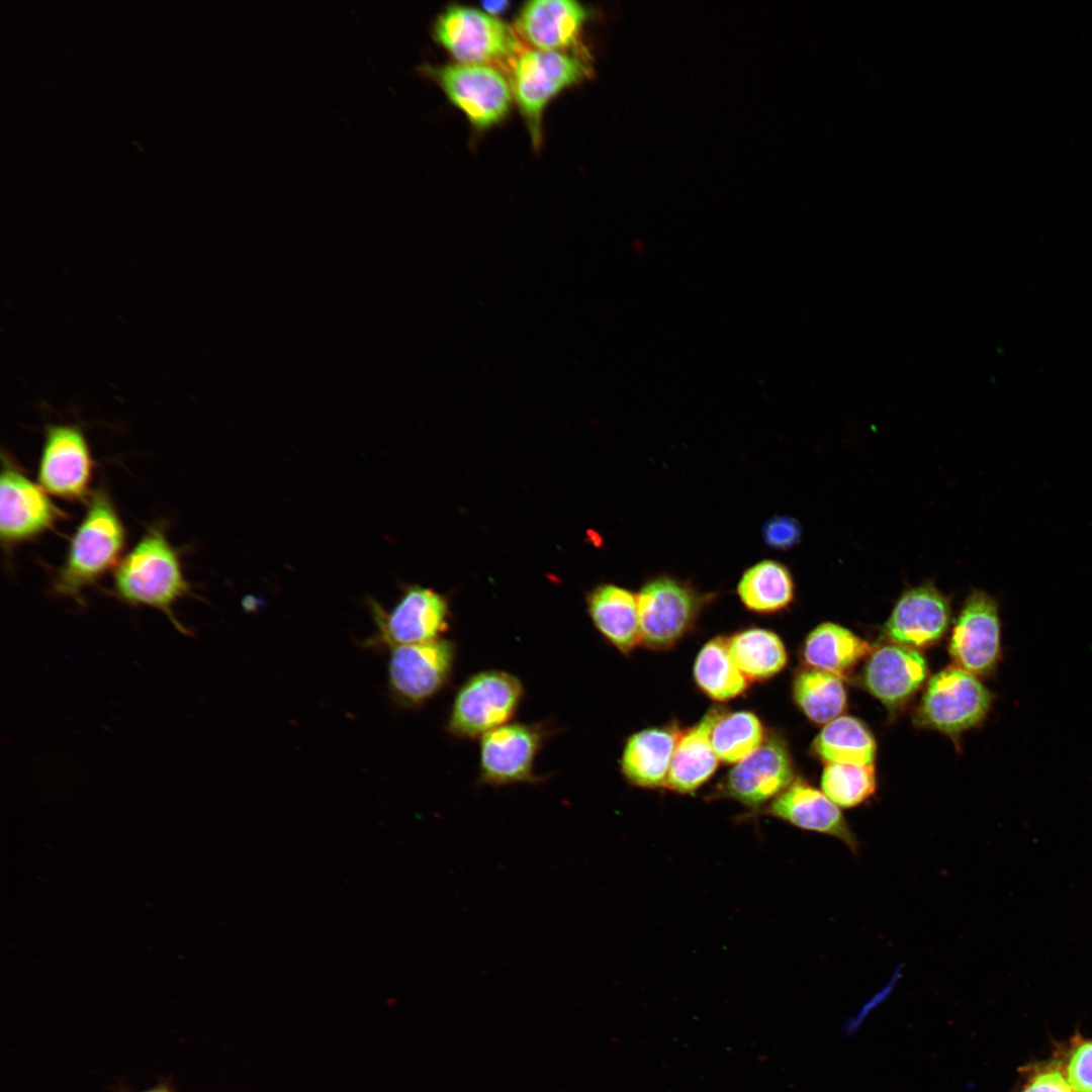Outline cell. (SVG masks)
<instances>
[{
	"instance_id": "d4e9b609",
	"label": "cell",
	"mask_w": 1092,
	"mask_h": 1092,
	"mask_svg": "<svg viewBox=\"0 0 1092 1092\" xmlns=\"http://www.w3.org/2000/svg\"><path fill=\"white\" fill-rule=\"evenodd\" d=\"M812 752L826 763L874 764L876 740L863 722L841 716L828 722L817 734Z\"/></svg>"
},
{
	"instance_id": "5bb4252c",
	"label": "cell",
	"mask_w": 1092,
	"mask_h": 1092,
	"mask_svg": "<svg viewBox=\"0 0 1092 1092\" xmlns=\"http://www.w3.org/2000/svg\"><path fill=\"white\" fill-rule=\"evenodd\" d=\"M92 470L90 449L78 426L46 428L37 480L47 492L69 500L83 499L89 492Z\"/></svg>"
},
{
	"instance_id": "d6986e66",
	"label": "cell",
	"mask_w": 1092,
	"mask_h": 1092,
	"mask_svg": "<svg viewBox=\"0 0 1092 1092\" xmlns=\"http://www.w3.org/2000/svg\"><path fill=\"white\" fill-rule=\"evenodd\" d=\"M587 17L585 8L571 0H534L522 7L516 27L530 44L542 51L577 49Z\"/></svg>"
},
{
	"instance_id": "3957f363",
	"label": "cell",
	"mask_w": 1092,
	"mask_h": 1092,
	"mask_svg": "<svg viewBox=\"0 0 1092 1092\" xmlns=\"http://www.w3.org/2000/svg\"><path fill=\"white\" fill-rule=\"evenodd\" d=\"M592 73L585 51H524L510 70L512 93L524 115L533 144L541 142V121L548 102L564 88Z\"/></svg>"
},
{
	"instance_id": "9c48e42d",
	"label": "cell",
	"mask_w": 1092,
	"mask_h": 1092,
	"mask_svg": "<svg viewBox=\"0 0 1092 1092\" xmlns=\"http://www.w3.org/2000/svg\"><path fill=\"white\" fill-rule=\"evenodd\" d=\"M390 650L388 689L397 704L419 708L448 685L457 654L454 641L442 637Z\"/></svg>"
},
{
	"instance_id": "8992f818",
	"label": "cell",
	"mask_w": 1092,
	"mask_h": 1092,
	"mask_svg": "<svg viewBox=\"0 0 1092 1092\" xmlns=\"http://www.w3.org/2000/svg\"><path fill=\"white\" fill-rule=\"evenodd\" d=\"M523 698L524 687L516 675L497 669L476 672L456 692L446 731L459 739L480 738L511 722Z\"/></svg>"
},
{
	"instance_id": "7c38bea8",
	"label": "cell",
	"mask_w": 1092,
	"mask_h": 1092,
	"mask_svg": "<svg viewBox=\"0 0 1092 1092\" xmlns=\"http://www.w3.org/2000/svg\"><path fill=\"white\" fill-rule=\"evenodd\" d=\"M795 781L789 747L777 734L765 736L761 745L728 772L717 794L750 808L772 801Z\"/></svg>"
},
{
	"instance_id": "4dcf8cb0",
	"label": "cell",
	"mask_w": 1092,
	"mask_h": 1092,
	"mask_svg": "<svg viewBox=\"0 0 1092 1092\" xmlns=\"http://www.w3.org/2000/svg\"><path fill=\"white\" fill-rule=\"evenodd\" d=\"M761 537L769 548L786 551L801 541L802 527L795 518L777 515L762 525Z\"/></svg>"
},
{
	"instance_id": "30bf717a",
	"label": "cell",
	"mask_w": 1092,
	"mask_h": 1092,
	"mask_svg": "<svg viewBox=\"0 0 1092 1092\" xmlns=\"http://www.w3.org/2000/svg\"><path fill=\"white\" fill-rule=\"evenodd\" d=\"M370 609L376 625L372 643L389 648L442 638L450 626L448 599L419 584L406 586L388 612L373 601Z\"/></svg>"
},
{
	"instance_id": "7a4b0ae2",
	"label": "cell",
	"mask_w": 1092,
	"mask_h": 1092,
	"mask_svg": "<svg viewBox=\"0 0 1092 1092\" xmlns=\"http://www.w3.org/2000/svg\"><path fill=\"white\" fill-rule=\"evenodd\" d=\"M125 544V530L109 498L95 492L77 527L54 582L57 595L82 603V592L115 567Z\"/></svg>"
},
{
	"instance_id": "f546056e",
	"label": "cell",
	"mask_w": 1092,
	"mask_h": 1092,
	"mask_svg": "<svg viewBox=\"0 0 1092 1092\" xmlns=\"http://www.w3.org/2000/svg\"><path fill=\"white\" fill-rule=\"evenodd\" d=\"M822 792L839 808H853L877 790L874 764L826 763L821 776Z\"/></svg>"
},
{
	"instance_id": "8fae6325",
	"label": "cell",
	"mask_w": 1092,
	"mask_h": 1092,
	"mask_svg": "<svg viewBox=\"0 0 1092 1092\" xmlns=\"http://www.w3.org/2000/svg\"><path fill=\"white\" fill-rule=\"evenodd\" d=\"M426 72L475 127L486 128L507 115L513 93L502 70L459 63L428 67Z\"/></svg>"
},
{
	"instance_id": "484cf974",
	"label": "cell",
	"mask_w": 1092,
	"mask_h": 1092,
	"mask_svg": "<svg viewBox=\"0 0 1092 1092\" xmlns=\"http://www.w3.org/2000/svg\"><path fill=\"white\" fill-rule=\"evenodd\" d=\"M728 649L734 663L748 680L770 678L788 662L787 650L781 638L762 628L745 629L729 637Z\"/></svg>"
},
{
	"instance_id": "ffe728a7",
	"label": "cell",
	"mask_w": 1092,
	"mask_h": 1092,
	"mask_svg": "<svg viewBox=\"0 0 1092 1092\" xmlns=\"http://www.w3.org/2000/svg\"><path fill=\"white\" fill-rule=\"evenodd\" d=\"M585 602L597 631L621 653H630L641 642L637 594L605 582L592 588Z\"/></svg>"
},
{
	"instance_id": "7402d4cb",
	"label": "cell",
	"mask_w": 1092,
	"mask_h": 1092,
	"mask_svg": "<svg viewBox=\"0 0 1092 1092\" xmlns=\"http://www.w3.org/2000/svg\"><path fill=\"white\" fill-rule=\"evenodd\" d=\"M681 732L675 727H652L632 734L621 757V771L633 786H665L671 757Z\"/></svg>"
},
{
	"instance_id": "e575fe53",
	"label": "cell",
	"mask_w": 1092,
	"mask_h": 1092,
	"mask_svg": "<svg viewBox=\"0 0 1092 1092\" xmlns=\"http://www.w3.org/2000/svg\"><path fill=\"white\" fill-rule=\"evenodd\" d=\"M133 1092V1091H123ZM139 1092H176L169 1080H161L155 1086Z\"/></svg>"
},
{
	"instance_id": "4316f807",
	"label": "cell",
	"mask_w": 1092,
	"mask_h": 1092,
	"mask_svg": "<svg viewBox=\"0 0 1092 1092\" xmlns=\"http://www.w3.org/2000/svg\"><path fill=\"white\" fill-rule=\"evenodd\" d=\"M694 677L705 695L719 702L740 696L748 687V679L730 655L728 638L722 636L713 638L700 650Z\"/></svg>"
},
{
	"instance_id": "5b68a950",
	"label": "cell",
	"mask_w": 1092,
	"mask_h": 1092,
	"mask_svg": "<svg viewBox=\"0 0 1092 1092\" xmlns=\"http://www.w3.org/2000/svg\"><path fill=\"white\" fill-rule=\"evenodd\" d=\"M714 598L669 574L648 578L637 594L641 643L655 650L673 647Z\"/></svg>"
},
{
	"instance_id": "52a82bcc",
	"label": "cell",
	"mask_w": 1092,
	"mask_h": 1092,
	"mask_svg": "<svg viewBox=\"0 0 1092 1092\" xmlns=\"http://www.w3.org/2000/svg\"><path fill=\"white\" fill-rule=\"evenodd\" d=\"M992 702V693L975 674L950 665L929 679L914 721L920 727L958 736L980 724Z\"/></svg>"
},
{
	"instance_id": "ba28073f",
	"label": "cell",
	"mask_w": 1092,
	"mask_h": 1092,
	"mask_svg": "<svg viewBox=\"0 0 1092 1092\" xmlns=\"http://www.w3.org/2000/svg\"><path fill=\"white\" fill-rule=\"evenodd\" d=\"M550 722H509L480 737L478 785L505 787L518 783L539 784L536 757L553 734Z\"/></svg>"
},
{
	"instance_id": "d6a6232c",
	"label": "cell",
	"mask_w": 1092,
	"mask_h": 1092,
	"mask_svg": "<svg viewBox=\"0 0 1092 1092\" xmlns=\"http://www.w3.org/2000/svg\"><path fill=\"white\" fill-rule=\"evenodd\" d=\"M1022 1092H1075L1059 1071H1046L1035 1076Z\"/></svg>"
},
{
	"instance_id": "9a60e30c",
	"label": "cell",
	"mask_w": 1092,
	"mask_h": 1092,
	"mask_svg": "<svg viewBox=\"0 0 1092 1092\" xmlns=\"http://www.w3.org/2000/svg\"><path fill=\"white\" fill-rule=\"evenodd\" d=\"M64 514L46 490L2 456L0 534L8 545L31 539L52 528Z\"/></svg>"
},
{
	"instance_id": "e0dca14e",
	"label": "cell",
	"mask_w": 1092,
	"mask_h": 1092,
	"mask_svg": "<svg viewBox=\"0 0 1092 1092\" xmlns=\"http://www.w3.org/2000/svg\"><path fill=\"white\" fill-rule=\"evenodd\" d=\"M927 674V662L918 650L890 643L872 650L862 681L882 704L897 710L921 688Z\"/></svg>"
},
{
	"instance_id": "277c9868",
	"label": "cell",
	"mask_w": 1092,
	"mask_h": 1092,
	"mask_svg": "<svg viewBox=\"0 0 1092 1092\" xmlns=\"http://www.w3.org/2000/svg\"><path fill=\"white\" fill-rule=\"evenodd\" d=\"M434 34L460 64L488 65L510 72L525 51L510 25L468 6L448 7L438 16Z\"/></svg>"
},
{
	"instance_id": "2e32d148",
	"label": "cell",
	"mask_w": 1092,
	"mask_h": 1092,
	"mask_svg": "<svg viewBox=\"0 0 1092 1092\" xmlns=\"http://www.w3.org/2000/svg\"><path fill=\"white\" fill-rule=\"evenodd\" d=\"M951 618L949 600L932 582L905 590L883 627L890 643L924 648L939 641Z\"/></svg>"
},
{
	"instance_id": "f1b7e54d",
	"label": "cell",
	"mask_w": 1092,
	"mask_h": 1092,
	"mask_svg": "<svg viewBox=\"0 0 1092 1092\" xmlns=\"http://www.w3.org/2000/svg\"><path fill=\"white\" fill-rule=\"evenodd\" d=\"M765 738L759 719L750 712L723 713L711 732V743L718 759L737 763L756 750Z\"/></svg>"
},
{
	"instance_id": "ac0fdd59",
	"label": "cell",
	"mask_w": 1092,
	"mask_h": 1092,
	"mask_svg": "<svg viewBox=\"0 0 1092 1092\" xmlns=\"http://www.w3.org/2000/svg\"><path fill=\"white\" fill-rule=\"evenodd\" d=\"M766 809L769 815L793 826L837 838L854 853L859 849L839 807L822 791L801 780L794 781Z\"/></svg>"
},
{
	"instance_id": "4fadbf2b",
	"label": "cell",
	"mask_w": 1092,
	"mask_h": 1092,
	"mask_svg": "<svg viewBox=\"0 0 1092 1092\" xmlns=\"http://www.w3.org/2000/svg\"><path fill=\"white\" fill-rule=\"evenodd\" d=\"M954 665L978 675L994 671L1001 656V622L994 598L973 590L966 599L949 638Z\"/></svg>"
},
{
	"instance_id": "603a6c76",
	"label": "cell",
	"mask_w": 1092,
	"mask_h": 1092,
	"mask_svg": "<svg viewBox=\"0 0 1092 1092\" xmlns=\"http://www.w3.org/2000/svg\"><path fill=\"white\" fill-rule=\"evenodd\" d=\"M871 652L868 641L831 622L815 627L806 637L802 648L803 659L810 667L841 678L848 675Z\"/></svg>"
},
{
	"instance_id": "836d02e7",
	"label": "cell",
	"mask_w": 1092,
	"mask_h": 1092,
	"mask_svg": "<svg viewBox=\"0 0 1092 1092\" xmlns=\"http://www.w3.org/2000/svg\"><path fill=\"white\" fill-rule=\"evenodd\" d=\"M509 4L508 1H486L482 2V7L487 14L493 16L505 11Z\"/></svg>"
},
{
	"instance_id": "6da1fadb",
	"label": "cell",
	"mask_w": 1092,
	"mask_h": 1092,
	"mask_svg": "<svg viewBox=\"0 0 1092 1092\" xmlns=\"http://www.w3.org/2000/svg\"><path fill=\"white\" fill-rule=\"evenodd\" d=\"M115 595L135 607H150L162 612L185 635L189 630L173 611L176 602L189 595L178 553L158 527L150 528L115 566Z\"/></svg>"
},
{
	"instance_id": "44dd1931",
	"label": "cell",
	"mask_w": 1092,
	"mask_h": 1092,
	"mask_svg": "<svg viewBox=\"0 0 1092 1092\" xmlns=\"http://www.w3.org/2000/svg\"><path fill=\"white\" fill-rule=\"evenodd\" d=\"M723 713L721 708H712L700 722L680 733L665 784L669 790L693 793L716 771L719 759L711 743V732Z\"/></svg>"
},
{
	"instance_id": "cb8c5ba5",
	"label": "cell",
	"mask_w": 1092,
	"mask_h": 1092,
	"mask_svg": "<svg viewBox=\"0 0 1092 1092\" xmlns=\"http://www.w3.org/2000/svg\"><path fill=\"white\" fill-rule=\"evenodd\" d=\"M736 592L747 610L757 614H774L785 610L794 601L795 581L784 563L762 559L743 571Z\"/></svg>"
},
{
	"instance_id": "1f68e13d",
	"label": "cell",
	"mask_w": 1092,
	"mask_h": 1092,
	"mask_svg": "<svg viewBox=\"0 0 1092 1092\" xmlns=\"http://www.w3.org/2000/svg\"><path fill=\"white\" fill-rule=\"evenodd\" d=\"M1067 1074V1080L1075 1092H1092V1040L1075 1049Z\"/></svg>"
},
{
	"instance_id": "83f0119b",
	"label": "cell",
	"mask_w": 1092,
	"mask_h": 1092,
	"mask_svg": "<svg viewBox=\"0 0 1092 1092\" xmlns=\"http://www.w3.org/2000/svg\"><path fill=\"white\" fill-rule=\"evenodd\" d=\"M793 698L806 717L817 724L836 719L846 707L841 677L812 667L795 675Z\"/></svg>"
}]
</instances>
